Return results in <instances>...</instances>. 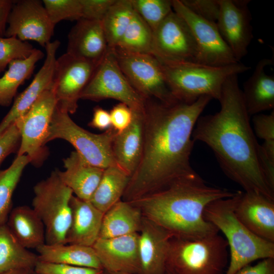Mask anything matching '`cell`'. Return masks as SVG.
Wrapping results in <instances>:
<instances>
[{
  "instance_id": "cell-1",
  "label": "cell",
  "mask_w": 274,
  "mask_h": 274,
  "mask_svg": "<svg viewBox=\"0 0 274 274\" xmlns=\"http://www.w3.org/2000/svg\"><path fill=\"white\" fill-rule=\"evenodd\" d=\"M212 98L202 96L192 104H167L146 99L142 155L122 200L130 202L197 173L190 163L195 125Z\"/></svg>"
},
{
  "instance_id": "cell-2",
  "label": "cell",
  "mask_w": 274,
  "mask_h": 274,
  "mask_svg": "<svg viewBox=\"0 0 274 274\" xmlns=\"http://www.w3.org/2000/svg\"><path fill=\"white\" fill-rule=\"evenodd\" d=\"M219 101V111L198 118L193 140L209 146L224 174L245 192H256L274 200V188L261 164L260 144L250 123L237 75L225 81Z\"/></svg>"
},
{
  "instance_id": "cell-3",
  "label": "cell",
  "mask_w": 274,
  "mask_h": 274,
  "mask_svg": "<svg viewBox=\"0 0 274 274\" xmlns=\"http://www.w3.org/2000/svg\"><path fill=\"white\" fill-rule=\"evenodd\" d=\"M235 193L208 185L197 173L129 202L173 237L197 238L219 232L205 219L206 207L214 200L232 197Z\"/></svg>"
},
{
  "instance_id": "cell-4",
  "label": "cell",
  "mask_w": 274,
  "mask_h": 274,
  "mask_svg": "<svg viewBox=\"0 0 274 274\" xmlns=\"http://www.w3.org/2000/svg\"><path fill=\"white\" fill-rule=\"evenodd\" d=\"M235 194L211 202L203 213L205 219L222 232L227 243L230 255L225 274H235L257 260L274 258V243L252 233L237 218Z\"/></svg>"
},
{
  "instance_id": "cell-5",
  "label": "cell",
  "mask_w": 274,
  "mask_h": 274,
  "mask_svg": "<svg viewBox=\"0 0 274 274\" xmlns=\"http://www.w3.org/2000/svg\"><path fill=\"white\" fill-rule=\"evenodd\" d=\"M160 64L165 81L173 96L177 100L186 104H192L202 96L219 100L226 79L251 68L241 62L220 66L193 62Z\"/></svg>"
},
{
  "instance_id": "cell-6",
  "label": "cell",
  "mask_w": 274,
  "mask_h": 274,
  "mask_svg": "<svg viewBox=\"0 0 274 274\" xmlns=\"http://www.w3.org/2000/svg\"><path fill=\"white\" fill-rule=\"evenodd\" d=\"M228 244L218 233L197 238L172 237L165 274H222L228 263Z\"/></svg>"
},
{
  "instance_id": "cell-7",
  "label": "cell",
  "mask_w": 274,
  "mask_h": 274,
  "mask_svg": "<svg viewBox=\"0 0 274 274\" xmlns=\"http://www.w3.org/2000/svg\"><path fill=\"white\" fill-rule=\"evenodd\" d=\"M33 192L32 209L44 223L45 244H66L72 220V191L61 180L58 170H55L35 185Z\"/></svg>"
},
{
  "instance_id": "cell-8",
  "label": "cell",
  "mask_w": 274,
  "mask_h": 274,
  "mask_svg": "<svg viewBox=\"0 0 274 274\" xmlns=\"http://www.w3.org/2000/svg\"><path fill=\"white\" fill-rule=\"evenodd\" d=\"M117 132L113 128L100 134L92 133L77 125L69 114L56 106L51 121L47 143L59 139L70 143L88 163L105 169L117 165L112 143Z\"/></svg>"
},
{
  "instance_id": "cell-9",
  "label": "cell",
  "mask_w": 274,
  "mask_h": 274,
  "mask_svg": "<svg viewBox=\"0 0 274 274\" xmlns=\"http://www.w3.org/2000/svg\"><path fill=\"white\" fill-rule=\"evenodd\" d=\"M107 98L125 104L134 111H143L146 100L126 79L111 48L96 66L80 96V99L92 101Z\"/></svg>"
},
{
  "instance_id": "cell-10",
  "label": "cell",
  "mask_w": 274,
  "mask_h": 274,
  "mask_svg": "<svg viewBox=\"0 0 274 274\" xmlns=\"http://www.w3.org/2000/svg\"><path fill=\"white\" fill-rule=\"evenodd\" d=\"M112 49L121 71L133 88L144 98L167 104L179 101L168 89L160 63L153 55Z\"/></svg>"
},
{
  "instance_id": "cell-11",
  "label": "cell",
  "mask_w": 274,
  "mask_h": 274,
  "mask_svg": "<svg viewBox=\"0 0 274 274\" xmlns=\"http://www.w3.org/2000/svg\"><path fill=\"white\" fill-rule=\"evenodd\" d=\"M56 100L52 89L44 91L30 109L14 123L21 136L17 155H26L30 162L40 165L47 155V143Z\"/></svg>"
},
{
  "instance_id": "cell-12",
  "label": "cell",
  "mask_w": 274,
  "mask_h": 274,
  "mask_svg": "<svg viewBox=\"0 0 274 274\" xmlns=\"http://www.w3.org/2000/svg\"><path fill=\"white\" fill-rule=\"evenodd\" d=\"M197 49L186 22L173 11L153 31L151 54L162 63L195 62Z\"/></svg>"
},
{
  "instance_id": "cell-13",
  "label": "cell",
  "mask_w": 274,
  "mask_h": 274,
  "mask_svg": "<svg viewBox=\"0 0 274 274\" xmlns=\"http://www.w3.org/2000/svg\"><path fill=\"white\" fill-rule=\"evenodd\" d=\"M173 9L189 26L197 46L195 62L220 66L238 62L222 38L216 22L191 12L181 0L172 1Z\"/></svg>"
},
{
  "instance_id": "cell-14",
  "label": "cell",
  "mask_w": 274,
  "mask_h": 274,
  "mask_svg": "<svg viewBox=\"0 0 274 274\" xmlns=\"http://www.w3.org/2000/svg\"><path fill=\"white\" fill-rule=\"evenodd\" d=\"M97 65L67 53L56 58L51 89L59 110L69 114L76 112L81 93Z\"/></svg>"
},
{
  "instance_id": "cell-15",
  "label": "cell",
  "mask_w": 274,
  "mask_h": 274,
  "mask_svg": "<svg viewBox=\"0 0 274 274\" xmlns=\"http://www.w3.org/2000/svg\"><path fill=\"white\" fill-rule=\"evenodd\" d=\"M5 37L37 42L45 47L50 42L55 25L41 1H14L7 21Z\"/></svg>"
},
{
  "instance_id": "cell-16",
  "label": "cell",
  "mask_w": 274,
  "mask_h": 274,
  "mask_svg": "<svg viewBox=\"0 0 274 274\" xmlns=\"http://www.w3.org/2000/svg\"><path fill=\"white\" fill-rule=\"evenodd\" d=\"M248 0H220V12L216 24L222 38L237 61L248 53L253 38L252 17Z\"/></svg>"
},
{
  "instance_id": "cell-17",
  "label": "cell",
  "mask_w": 274,
  "mask_h": 274,
  "mask_svg": "<svg viewBox=\"0 0 274 274\" xmlns=\"http://www.w3.org/2000/svg\"><path fill=\"white\" fill-rule=\"evenodd\" d=\"M139 232L98 238L92 246L105 271L141 274Z\"/></svg>"
},
{
  "instance_id": "cell-18",
  "label": "cell",
  "mask_w": 274,
  "mask_h": 274,
  "mask_svg": "<svg viewBox=\"0 0 274 274\" xmlns=\"http://www.w3.org/2000/svg\"><path fill=\"white\" fill-rule=\"evenodd\" d=\"M234 213L257 236L274 243V200L256 192L237 191Z\"/></svg>"
},
{
  "instance_id": "cell-19",
  "label": "cell",
  "mask_w": 274,
  "mask_h": 274,
  "mask_svg": "<svg viewBox=\"0 0 274 274\" xmlns=\"http://www.w3.org/2000/svg\"><path fill=\"white\" fill-rule=\"evenodd\" d=\"M60 42H50L45 46L46 57L43 65L30 84L16 98L7 114L0 123V136L24 115L46 90L52 87L56 54Z\"/></svg>"
},
{
  "instance_id": "cell-20",
  "label": "cell",
  "mask_w": 274,
  "mask_h": 274,
  "mask_svg": "<svg viewBox=\"0 0 274 274\" xmlns=\"http://www.w3.org/2000/svg\"><path fill=\"white\" fill-rule=\"evenodd\" d=\"M173 236L143 216L139 232L141 274H165V264Z\"/></svg>"
},
{
  "instance_id": "cell-21",
  "label": "cell",
  "mask_w": 274,
  "mask_h": 274,
  "mask_svg": "<svg viewBox=\"0 0 274 274\" xmlns=\"http://www.w3.org/2000/svg\"><path fill=\"white\" fill-rule=\"evenodd\" d=\"M109 49L101 21L81 18L68 35L66 53L98 64Z\"/></svg>"
},
{
  "instance_id": "cell-22",
  "label": "cell",
  "mask_w": 274,
  "mask_h": 274,
  "mask_svg": "<svg viewBox=\"0 0 274 274\" xmlns=\"http://www.w3.org/2000/svg\"><path fill=\"white\" fill-rule=\"evenodd\" d=\"M70 205L72 220L65 243L92 247L99 238L104 213L89 201L74 195Z\"/></svg>"
},
{
  "instance_id": "cell-23",
  "label": "cell",
  "mask_w": 274,
  "mask_h": 274,
  "mask_svg": "<svg viewBox=\"0 0 274 274\" xmlns=\"http://www.w3.org/2000/svg\"><path fill=\"white\" fill-rule=\"evenodd\" d=\"M144 111H133L130 124L122 131L117 132L113 141L112 151L115 162L130 177L138 167L142 155Z\"/></svg>"
},
{
  "instance_id": "cell-24",
  "label": "cell",
  "mask_w": 274,
  "mask_h": 274,
  "mask_svg": "<svg viewBox=\"0 0 274 274\" xmlns=\"http://www.w3.org/2000/svg\"><path fill=\"white\" fill-rule=\"evenodd\" d=\"M63 162L65 170H58L61 180L76 197L90 201L104 169L91 165L76 151L72 152Z\"/></svg>"
},
{
  "instance_id": "cell-25",
  "label": "cell",
  "mask_w": 274,
  "mask_h": 274,
  "mask_svg": "<svg viewBox=\"0 0 274 274\" xmlns=\"http://www.w3.org/2000/svg\"><path fill=\"white\" fill-rule=\"evenodd\" d=\"M273 63L271 59L260 60L243 85V96L250 116L274 108V76L265 72L266 67Z\"/></svg>"
},
{
  "instance_id": "cell-26",
  "label": "cell",
  "mask_w": 274,
  "mask_h": 274,
  "mask_svg": "<svg viewBox=\"0 0 274 274\" xmlns=\"http://www.w3.org/2000/svg\"><path fill=\"white\" fill-rule=\"evenodd\" d=\"M6 224L25 248L37 249L45 244L44 223L32 208L16 207L11 210Z\"/></svg>"
},
{
  "instance_id": "cell-27",
  "label": "cell",
  "mask_w": 274,
  "mask_h": 274,
  "mask_svg": "<svg viewBox=\"0 0 274 274\" xmlns=\"http://www.w3.org/2000/svg\"><path fill=\"white\" fill-rule=\"evenodd\" d=\"M142 219L143 215L139 208L121 199L104 213L98 238L138 233Z\"/></svg>"
},
{
  "instance_id": "cell-28",
  "label": "cell",
  "mask_w": 274,
  "mask_h": 274,
  "mask_svg": "<svg viewBox=\"0 0 274 274\" xmlns=\"http://www.w3.org/2000/svg\"><path fill=\"white\" fill-rule=\"evenodd\" d=\"M36 250L39 261L104 269L92 247L44 244Z\"/></svg>"
},
{
  "instance_id": "cell-29",
  "label": "cell",
  "mask_w": 274,
  "mask_h": 274,
  "mask_svg": "<svg viewBox=\"0 0 274 274\" xmlns=\"http://www.w3.org/2000/svg\"><path fill=\"white\" fill-rule=\"evenodd\" d=\"M38 255L23 247L7 224L0 227V273L13 270L34 269Z\"/></svg>"
},
{
  "instance_id": "cell-30",
  "label": "cell",
  "mask_w": 274,
  "mask_h": 274,
  "mask_svg": "<svg viewBox=\"0 0 274 274\" xmlns=\"http://www.w3.org/2000/svg\"><path fill=\"white\" fill-rule=\"evenodd\" d=\"M130 177L117 165L104 169L100 182L90 202L105 213L122 199Z\"/></svg>"
},
{
  "instance_id": "cell-31",
  "label": "cell",
  "mask_w": 274,
  "mask_h": 274,
  "mask_svg": "<svg viewBox=\"0 0 274 274\" xmlns=\"http://www.w3.org/2000/svg\"><path fill=\"white\" fill-rule=\"evenodd\" d=\"M44 56L41 50L35 48L28 57L10 62L8 70L0 78V106L11 105L18 87L31 77L36 64Z\"/></svg>"
},
{
  "instance_id": "cell-32",
  "label": "cell",
  "mask_w": 274,
  "mask_h": 274,
  "mask_svg": "<svg viewBox=\"0 0 274 274\" xmlns=\"http://www.w3.org/2000/svg\"><path fill=\"white\" fill-rule=\"evenodd\" d=\"M134 12L131 0H115L101 21L109 48L117 46Z\"/></svg>"
},
{
  "instance_id": "cell-33",
  "label": "cell",
  "mask_w": 274,
  "mask_h": 274,
  "mask_svg": "<svg viewBox=\"0 0 274 274\" xmlns=\"http://www.w3.org/2000/svg\"><path fill=\"white\" fill-rule=\"evenodd\" d=\"M30 162L27 156L17 155L9 167L0 170V227L7 223L13 194L25 167Z\"/></svg>"
},
{
  "instance_id": "cell-34",
  "label": "cell",
  "mask_w": 274,
  "mask_h": 274,
  "mask_svg": "<svg viewBox=\"0 0 274 274\" xmlns=\"http://www.w3.org/2000/svg\"><path fill=\"white\" fill-rule=\"evenodd\" d=\"M153 31L134 11L132 19L117 46L122 51L151 54Z\"/></svg>"
},
{
  "instance_id": "cell-35",
  "label": "cell",
  "mask_w": 274,
  "mask_h": 274,
  "mask_svg": "<svg viewBox=\"0 0 274 274\" xmlns=\"http://www.w3.org/2000/svg\"><path fill=\"white\" fill-rule=\"evenodd\" d=\"M134 11L153 31L173 11L172 1L131 0Z\"/></svg>"
},
{
  "instance_id": "cell-36",
  "label": "cell",
  "mask_w": 274,
  "mask_h": 274,
  "mask_svg": "<svg viewBox=\"0 0 274 274\" xmlns=\"http://www.w3.org/2000/svg\"><path fill=\"white\" fill-rule=\"evenodd\" d=\"M35 49L30 43L15 36L0 37V73L12 61L28 57Z\"/></svg>"
},
{
  "instance_id": "cell-37",
  "label": "cell",
  "mask_w": 274,
  "mask_h": 274,
  "mask_svg": "<svg viewBox=\"0 0 274 274\" xmlns=\"http://www.w3.org/2000/svg\"><path fill=\"white\" fill-rule=\"evenodd\" d=\"M42 2L54 25L62 20L78 21L82 18L80 0H43Z\"/></svg>"
},
{
  "instance_id": "cell-38",
  "label": "cell",
  "mask_w": 274,
  "mask_h": 274,
  "mask_svg": "<svg viewBox=\"0 0 274 274\" xmlns=\"http://www.w3.org/2000/svg\"><path fill=\"white\" fill-rule=\"evenodd\" d=\"M35 274H104L102 269L39 261L34 269Z\"/></svg>"
},
{
  "instance_id": "cell-39",
  "label": "cell",
  "mask_w": 274,
  "mask_h": 274,
  "mask_svg": "<svg viewBox=\"0 0 274 274\" xmlns=\"http://www.w3.org/2000/svg\"><path fill=\"white\" fill-rule=\"evenodd\" d=\"M193 13L206 20L216 22L220 12V0H181Z\"/></svg>"
},
{
  "instance_id": "cell-40",
  "label": "cell",
  "mask_w": 274,
  "mask_h": 274,
  "mask_svg": "<svg viewBox=\"0 0 274 274\" xmlns=\"http://www.w3.org/2000/svg\"><path fill=\"white\" fill-rule=\"evenodd\" d=\"M253 131L264 143L274 144V112L269 114L259 113L253 115L252 118Z\"/></svg>"
},
{
  "instance_id": "cell-41",
  "label": "cell",
  "mask_w": 274,
  "mask_h": 274,
  "mask_svg": "<svg viewBox=\"0 0 274 274\" xmlns=\"http://www.w3.org/2000/svg\"><path fill=\"white\" fill-rule=\"evenodd\" d=\"M82 18L102 21L115 0H80Z\"/></svg>"
},
{
  "instance_id": "cell-42",
  "label": "cell",
  "mask_w": 274,
  "mask_h": 274,
  "mask_svg": "<svg viewBox=\"0 0 274 274\" xmlns=\"http://www.w3.org/2000/svg\"><path fill=\"white\" fill-rule=\"evenodd\" d=\"M20 141V133L15 123L0 136V165L9 155L18 151Z\"/></svg>"
},
{
  "instance_id": "cell-43",
  "label": "cell",
  "mask_w": 274,
  "mask_h": 274,
  "mask_svg": "<svg viewBox=\"0 0 274 274\" xmlns=\"http://www.w3.org/2000/svg\"><path fill=\"white\" fill-rule=\"evenodd\" d=\"M111 126L120 132L129 126L133 117V111L125 104L120 102L110 112Z\"/></svg>"
},
{
  "instance_id": "cell-44",
  "label": "cell",
  "mask_w": 274,
  "mask_h": 274,
  "mask_svg": "<svg viewBox=\"0 0 274 274\" xmlns=\"http://www.w3.org/2000/svg\"><path fill=\"white\" fill-rule=\"evenodd\" d=\"M235 274H274V258L264 259L255 265L246 266Z\"/></svg>"
},
{
  "instance_id": "cell-45",
  "label": "cell",
  "mask_w": 274,
  "mask_h": 274,
  "mask_svg": "<svg viewBox=\"0 0 274 274\" xmlns=\"http://www.w3.org/2000/svg\"><path fill=\"white\" fill-rule=\"evenodd\" d=\"M88 125L100 130L110 129L112 127L110 112L100 107H95L92 118Z\"/></svg>"
},
{
  "instance_id": "cell-46",
  "label": "cell",
  "mask_w": 274,
  "mask_h": 274,
  "mask_svg": "<svg viewBox=\"0 0 274 274\" xmlns=\"http://www.w3.org/2000/svg\"><path fill=\"white\" fill-rule=\"evenodd\" d=\"M14 1L0 0V37H5L7 21Z\"/></svg>"
},
{
  "instance_id": "cell-47",
  "label": "cell",
  "mask_w": 274,
  "mask_h": 274,
  "mask_svg": "<svg viewBox=\"0 0 274 274\" xmlns=\"http://www.w3.org/2000/svg\"><path fill=\"white\" fill-rule=\"evenodd\" d=\"M33 273L34 271L32 269H18L8 271L0 274H33Z\"/></svg>"
},
{
  "instance_id": "cell-48",
  "label": "cell",
  "mask_w": 274,
  "mask_h": 274,
  "mask_svg": "<svg viewBox=\"0 0 274 274\" xmlns=\"http://www.w3.org/2000/svg\"><path fill=\"white\" fill-rule=\"evenodd\" d=\"M105 271V273L106 274H133V273H125V272H110L107 271Z\"/></svg>"
},
{
  "instance_id": "cell-49",
  "label": "cell",
  "mask_w": 274,
  "mask_h": 274,
  "mask_svg": "<svg viewBox=\"0 0 274 274\" xmlns=\"http://www.w3.org/2000/svg\"></svg>"
}]
</instances>
